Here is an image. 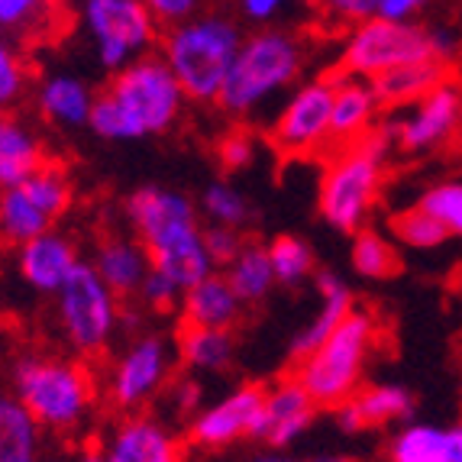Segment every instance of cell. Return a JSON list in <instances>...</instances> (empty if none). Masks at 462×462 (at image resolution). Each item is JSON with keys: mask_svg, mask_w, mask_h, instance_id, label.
Here are the masks:
<instances>
[{"mask_svg": "<svg viewBox=\"0 0 462 462\" xmlns=\"http://www.w3.org/2000/svg\"><path fill=\"white\" fill-rule=\"evenodd\" d=\"M178 365V346L165 333H136L110 359L104 375V398L116 414H143L171 388Z\"/></svg>", "mask_w": 462, "mask_h": 462, "instance_id": "cell-10", "label": "cell"}, {"mask_svg": "<svg viewBox=\"0 0 462 462\" xmlns=\"http://www.w3.org/2000/svg\"><path fill=\"white\" fill-rule=\"evenodd\" d=\"M288 7H291V0H239V14L255 30H265L269 23H275L278 16L288 14Z\"/></svg>", "mask_w": 462, "mask_h": 462, "instance_id": "cell-44", "label": "cell"}, {"mask_svg": "<svg viewBox=\"0 0 462 462\" xmlns=\"http://www.w3.org/2000/svg\"><path fill=\"white\" fill-rule=\"evenodd\" d=\"M333 94L337 75L300 81L269 124V139L278 152L308 155L333 146Z\"/></svg>", "mask_w": 462, "mask_h": 462, "instance_id": "cell-13", "label": "cell"}, {"mask_svg": "<svg viewBox=\"0 0 462 462\" xmlns=\"http://www.w3.org/2000/svg\"><path fill=\"white\" fill-rule=\"evenodd\" d=\"M375 343V317L356 308L314 353L294 363L291 378L317 401L320 411H337L365 385V369Z\"/></svg>", "mask_w": 462, "mask_h": 462, "instance_id": "cell-7", "label": "cell"}, {"mask_svg": "<svg viewBox=\"0 0 462 462\" xmlns=\"http://www.w3.org/2000/svg\"><path fill=\"white\" fill-rule=\"evenodd\" d=\"M69 462H104V459H100L97 447H85V449H78V453L71 456Z\"/></svg>", "mask_w": 462, "mask_h": 462, "instance_id": "cell-48", "label": "cell"}, {"mask_svg": "<svg viewBox=\"0 0 462 462\" xmlns=\"http://www.w3.org/2000/svg\"><path fill=\"white\" fill-rule=\"evenodd\" d=\"M447 78H449V65L437 62V59H427V62H414V65H404V69L388 71V75L375 78L372 85H375L378 97H382V107L398 110L414 104L417 97H424L427 91H433Z\"/></svg>", "mask_w": 462, "mask_h": 462, "instance_id": "cell-28", "label": "cell"}, {"mask_svg": "<svg viewBox=\"0 0 462 462\" xmlns=\"http://www.w3.org/2000/svg\"><path fill=\"white\" fill-rule=\"evenodd\" d=\"M388 462H453L449 427L404 424L388 439Z\"/></svg>", "mask_w": 462, "mask_h": 462, "instance_id": "cell-30", "label": "cell"}, {"mask_svg": "<svg viewBox=\"0 0 462 462\" xmlns=\"http://www.w3.org/2000/svg\"><path fill=\"white\" fill-rule=\"evenodd\" d=\"M97 453L104 462H185V443L165 417L143 411L116 417L100 437Z\"/></svg>", "mask_w": 462, "mask_h": 462, "instance_id": "cell-16", "label": "cell"}, {"mask_svg": "<svg viewBox=\"0 0 462 462\" xmlns=\"http://www.w3.org/2000/svg\"><path fill=\"white\" fill-rule=\"evenodd\" d=\"M269 259L275 269V282L282 288H300L304 282H314L317 275V255L310 243L300 236L282 233L269 243Z\"/></svg>", "mask_w": 462, "mask_h": 462, "instance_id": "cell-33", "label": "cell"}, {"mask_svg": "<svg viewBox=\"0 0 462 462\" xmlns=\"http://www.w3.org/2000/svg\"><path fill=\"white\" fill-rule=\"evenodd\" d=\"M243 30L226 14H198L178 26H169L159 39V55L185 88L194 104H217L226 85Z\"/></svg>", "mask_w": 462, "mask_h": 462, "instance_id": "cell-5", "label": "cell"}, {"mask_svg": "<svg viewBox=\"0 0 462 462\" xmlns=\"http://www.w3.org/2000/svg\"><path fill=\"white\" fill-rule=\"evenodd\" d=\"M126 220L133 236L149 249L152 269L169 275L181 291L217 272L204 243L200 210L185 191L143 185L126 198Z\"/></svg>", "mask_w": 462, "mask_h": 462, "instance_id": "cell-1", "label": "cell"}, {"mask_svg": "<svg viewBox=\"0 0 462 462\" xmlns=\"http://www.w3.org/2000/svg\"><path fill=\"white\" fill-rule=\"evenodd\" d=\"M453 149H456V155H462V130H459V136H456V143H453Z\"/></svg>", "mask_w": 462, "mask_h": 462, "instance_id": "cell-51", "label": "cell"}, {"mask_svg": "<svg viewBox=\"0 0 462 462\" xmlns=\"http://www.w3.org/2000/svg\"><path fill=\"white\" fill-rule=\"evenodd\" d=\"M392 136L382 124L363 136L359 143L339 146L337 155L327 162L317 188V210L343 236H356L369 226L375 204L382 198L385 181V159L392 149Z\"/></svg>", "mask_w": 462, "mask_h": 462, "instance_id": "cell-4", "label": "cell"}, {"mask_svg": "<svg viewBox=\"0 0 462 462\" xmlns=\"http://www.w3.org/2000/svg\"><path fill=\"white\" fill-rule=\"evenodd\" d=\"M317 10L327 23L343 26L346 32L372 20V0H317Z\"/></svg>", "mask_w": 462, "mask_h": 462, "instance_id": "cell-40", "label": "cell"}, {"mask_svg": "<svg viewBox=\"0 0 462 462\" xmlns=\"http://www.w3.org/2000/svg\"><path fill=\"white\" fill-rule=\"evenodd\" d=\"M349 265L359 278L385 282V278H394L401 272V253L392 236L365 226L349 243Z\"/></svg>", "mask_w": 462, "mask_h": 462, "instance_id": "cell-31", "label": "cell"}, {"mask_svg": "<svg viewBox=\"0 0 462 462\" xmlns=\"http://www.w3.org/2000/svg\"><path fill=\"white\" fill-rule=\"evenodd\" d=\"M46 165V146L36 130L20 116L0 114V191L20 185Z\"/></svg>", "mask_w": 462, "mask_h": 462, "instance_id": "cell-25", "label": "cell"}, {"mask_svg": "<svg viewBox=\"0 0 462 462\" xmlns=\"http://www.w3.org/2000/svg\"><path fill=\"white\" fill-rule=\"evenodd\" d=\"M217 162L226 175L233 171H243L255 162V139L249 130H230L224 139H220V146H217Z\"/></svg>", "mask_w": 462, "mask_h": 462, "instance_id": "cell-38", "label": "cell"}, {"mask_svg": "<svg viewBox=\"0 0 462 462\" xmlns=\"http://www.w3.org/2000/svg\"><path fill=\"white\" fill-rule=\"evenodd\" d=\"M246 304L236 298L224 272H214L210 278L188 288L181 298V324L204 327V330H236L243 320Z\"/></svg>", "mask_w": 462, "mask_h": 462, "instance_id": "cell-24", "label": "cell"}, {"mask_svg": "<svg viewBox=\"0 0 462 462\" xmlns=\"http://www.w3.org/2000/svg\"><path fill=\"white\" fill-rule=\"evenodd\" d=\"M392 236L408 249H437L449 239V233L427 214L424 208L408 204L392 217Z\"/></svg>", "mask_w": 462, "mask_h": 462, "instance_id": "cell-35", "label": "cell"}, {"mask_svg": "<svg viewBox=\"0 0 462 462\" xmlns=\"http://www.w3.org/2000/svg\"><path fill=\"white\" fill-rule=\"evenodd\" d=\"M169 392H171V398H175V404H178V414H191L194 417L200 408H204V398H200L198 378L188 375L185 382H175Z\"/></svg>", "mask_w": 462, "mask_h": 462, "instance_id": "cell-45", "label": "cell"}, {"mask_svg": "<svg viewBox=\"0 0 462 462\" xmlns=\"http://www.w3.org/2000/svg\"><path fill=\"white\" fill-rule=\"evenodd\" d=\"M55 320L71 353L81 359H97L114 346L124 327L120 294L110 291L91 263H81V269L55 294Z\"/></svg>", "mask_w": 462, "mask_h": 462, "instance_id": "cell-8", "label": "cell"}, {"mask_svg": "<svg viewBox=\"0 0 462 462\" xmlns=\"http://www.w3.org/2000/svg\"><path fill=\"white\" fill-rule=\"evenodd\" d=\"M300 462H359V459H346V456H317V459H300Z\"/></svg>", "mask_w": 462, "mask_h": 462, "instance_id": "cell-50", "label": "cell"}, {"mask_svg": "<svg viewBox=\"0 0 462 462\" xmlns=\"http://www.w3.org/2000/svg\"><path fill=\"white\" fill-rule=\"evenodd\" d=\"M317 401L310 398L294 378H282L272 388H265L263 424H259V443H265L275 453H285L294 447L317 420Z\"/></svg>", "mask_w": 462, "mask_h": 462, "instance_id": "cell-18", "label": "cell"}, {"mask_svg": "<svg viewBox=\"0 0 462 462\" xmlns=\"http://www.w3.org/2000/svg\"><path fill=\"white\" fill-rule=\"evenodd\" d=\"M314 288H317V300H320V304H317L314 317H310L308 324L300 327V330L291 337V359L294 363L304 359L308 353H314V349L320 346V343H324V339L330 337V333L356 310L353 308V291H349V285L337 275V272L317 269Z\"/></svg>", "mask_w": 462, "mask_h": 462, "instance_id": "cell-22", "label": "cell"}, {"mask_svg": "<svg viewBox=\"0 0 462 462\" xmlns=\"http://www.w3.org/2000/svg\"><path fill=\"white\" fill-rule=\"evenodd\" d=\"M198 210L204 214L208 226H230V230H243L253 220V204L233 181L217 178L200 191Z\"/></svg>", "mask_w": 462, "mask_h": 462, "instance_id": "cell-32", "label": "cell"}, {"mask_svg": "<svg viewBox=\"0 0 462 462\" xmlns=\"http://www.w3.org/2000/svg\"><path fill=\"white\" fill-rule=\"evenodd\" d=\"M414 414V394L398 382H369L337 408V424L346 433L404 424Z\"/></svg>", "mask_w": 462, "mask_h": 462, "instance_id": "cell-19", "label": "cell"}, {"mask_svg": "<svg viewBox=\"0 0 462 462\" xmlns=\"http://www.w3.org/2000/svg\"><path fill=\"white\" fill-rule=\"evenodd\" d=\"M204 243H208V253L214 259L217 272L226 269L239 255V249L246 246L243 230H230V226H204Z\"/></svg>", "mask_w": 462, "mask_h": 462, "instance_id": "cell-41", "label": "cell"}, {"mask_svg": "<svg viewBox=\"0 0 462 462\" xmlns=\"http://www.w3.org/2000/svg\"><path fill=\"white\" fill-rule=\"evenodd\" d=\"M81 249L62 230H49L42 236L30 239L23 246H16V272L23 278V285L36 294H59L62 285L81 269Z\"/></svg>", "mask_w": 462, "mask_h": 462, "instance_id": "cell-17", "label": "cell"}, {"mask_svg": "<svg viewBox=\"0 0 462 462\" xmlns=\"http://www.w3.org/2000/svg\"><path fill=\"white\" fill-rule=\"evenodd\" d=\"M42 430L14 394H0V462H42Z\"/></svg>", "mask_w": 462, "mask_h": 462, "instance_id": "cell-27", "label": "cell"}, {"mask_svg": "<svg viewBox=\"0 0 462 462\" xmlns=\"http://www.w3.org/2000/svg\"><path fill=\"white\" fill-rule=\"evenodd\" d=\"M249 462H300V459H291V456H285V453H275V449H269V453L255 456V459H249Z\"/></svg>", "mask_w": 462, "mask_h": 462, "instance_id": "cell-49", "label": "cell"}, {"mask_svg": "<svg viewBox=\"0 0 462 462\" xmlns=\"http://www.w3.org/2000/svg\"><path fill=\"white\" fill-rule=\"evenodd\" d=\"M449 447H453V462H462V424L449 427Z\"/></svg>", "mask_w": 462, "mask_h": 462, "instance_id": "cell-47", "label": "cell"}, {"mask_svg": "<svg viewBox=\"0 0 462 462\" xmlns=\"http://www.w3.org/2000/svg\"><path fill=\"white\" fill-rule=\"evenodd\" d=\"M26 62L7 39H0V114H7L26 91Z\"/></svg>", "mask_w": 462, "mask_h": 462, "instance_id": "cell-36", "label": "cell"}, {"mask_svg": "<svg viewBox=\"0 0 462 462\" xmlns=\"http://www.w3.org/2000/svg\"><path fill=\"white\" fill-rule=\"evenodd\" d=\"M71 200L75 191L65 169L59 165L39 169L20 185L0 191V236L14 246H23L30 239L55 230L59 220L69 214Z\"/></svg>", "mask_w": 462, "mask_h": 462, "instance_id": "cell-12", "label": "cell"}, {"mask_svg": "<svg viewBox=\"0 0 462 462\" xmlns=\"http://www.w3.org/2000/svg\"><path fill=\"white\" fill-rule=\"evenodd\" d=\"M220 272H224V278L230 282V288L236 291V298L246 308L263 304L278 288L275 269H272V259H269V246H259V243H246V246L239 249L236 259Z\"/></svg>", "mask_w": 462, "mask_h": 462, "instance_id": "cell-29", "label": "cell"}, {"mask_svg": "<svg viewBox=\"0 0 462 462\" xmlns=\"http://www.w3.org/2000/svg\"><path fill=\"white\" fill-rule=\"evenodd\" d=\"M91 265L107 282L110 291L120 294V298L139 294L146 275L152 272L149 249L136 236H130V233H107L104 239H97Z\"/></svg>", "mask_w": 462, "mask_h": 462, "instance_id": "cell-21", "label": "cell"}, {"mask_svg": "<svg viewBox=\"0 0 462 462\" xmlns=\"http://www.w3.org/2000/svg\"><path fill=\"white\" fill-rule=\"evenodd\" d=\"M149 14L155 16V23L159 26H178L191 20V16L200 14V0H146Z\"/></svg>", "mask_w": 462, "mask_h": 462, "instance_id": "cell-43", "label": "cell"}, {"mask_svg": "<svg viewBox=\"0 0 462 462\" xmlns=\"http://www.w3.org/2000/svg\"><path fill=\"white\" fill-rule=\"evenodd\" d=\"M14 398L42 433L75 437L97 411V382L81 359L36 353L14 365Z\"/></svg>", "mask_w": 462, "mask_h": 462, "instance_id": "cell-3", "label": "cell"}, {"mask_svg": "<svg viewBox=\"0 0 462 462\" xmlns=\"http://www.w3.org/2000/svg\"><path fill=\"white\" fill-rule=\"evenodd\" d=\"M430 49H433V59H437V62L449 65L456 59V52H459V42H456V36L449 30L437 26V30H430Z\"/></svg>", "mask_w": 462, "mask_h": 462, "instance_id": "cell-46", "label": "cell"}, {"mask_svg": "<svg viewBox=\"0 0 462 462\" xmlns=\"http://www.w3.org/2000/svg\"><path fill=\"white\" fill-rule=\"evenodd\" d=\"M263 404L265 388L255 382H243V385L224 392L217 401H208L188 420V439L208 453H224L236 443L255 439L259 424H263Z\"/></svg>", "mask_w": 462, "mask_h": 462, "instance_id": "cell-15", "label": "cell"}, {"mask_svg": "<svg viewBox=\"0 0 462 462\" xmlns=\"http://www.w3.org/2000/svg\"><path fill=\"white\" fill-rule=\"evenodd\" d=\"M178 363L191 378H210L230 372L236 359V339L233 330H204V327H185L175 339Z\"/></svg>", "mask_w": 462, "mask_h": 462, "instance_id": "cell-26", "label": "cell"}, {"mask_svg": "<svg viewBox=\"0 0 462 462\" xmlns=\"http://www.w3.org/2000/svg\"><path fill=\"white\" fill-rule=\"evenodd\" d=\"M97 94L75 71H49L36 88V110L59 130H88Z\"/></svg>", "mask_w": 462, "mask_h": 462, "instance_id": "cell-20", "label": "cell"}, {"mask_svg": "<svg viewBox=\"0 0 462 462\" xmlns=\"http://www.w3.org/2000/svg\"><path fill=\"white\" fill-rule=\"evenodd\" d=\"M136 298L143 300V308L155 310V314H171V310L181 308L185 291H181L169 275H162L159 269H152L146 275V282H143V288H139Z\"/></svg>", "mask_w": 462, "mask_h": 462, "instance_id": "cell-37", "label": "cell"}, {"mask_svg": "<svg viewBox=\"0 0 462 462\" xmlns=\"http://www.w3.org/2000/svg\"><path fill=\"white\" fill-rule=\"evenodd\" d=\"M382 97L375 85L353 75H337V94H333V146H349L369 136L378 126L382 114Z\"/></svg>", "mask_w": 462, "mask_h": 462, "instance_id": "cell-23", "label": "cell"}, {"mask_svg": "<svg viewBox=\"0 0 462 462\" xmlns=\"http://www.w3.org/2000/svg\"><path fill=\"white\" fill-rule=\"evenodd\" d=\"M382 126L394 146L408 155H427L449 146L462 130V81H439L424 97L394 110Z\"/></svg>", "mask_w": 462, "mask_h": 462, "instance_id": "cell-14", "label": "cell"}, {"mask_svg": "<svg viewBox=\"0 0 462 462\" xmlns=\"http://www.w3.org/2000/svg\"><path fill=\"white\" fill-rule=\"evenodd\" d=\"M81 32L94 52V62L107 75H116L139 59L159 52L162 39L146 0H85Z\"/></svg>", "mask_w": 462, "mask_h": 462, "instance_id": "cell-9", "label": "cell"}, {"mask_svg": "<svg viewBox=\"0 0 462 462\" xmlns=\"http://www.w3.org/2000/svg\"><path fill=\"white\" fill-rule=\"evenodd\" d=\"M414 204L424 208L449 236H462V178L433 181L430 188L420 191V198Z\"/></svg>", "mask_w": 462, "mask_h": 462, "instance_id": "cell-34", "label": "cell"}, {"mask_svg": "<svg viewBox=\"0 0 462 462\" xmlns=\"http://www.w3.org/2000/svg\"><path fill=\"white\" fill-rule=\"evenodd\" d=\"M52 0H0V30L26 32L42 20Z\"/></svg>", "mask_w": 462, "mask_h": 462, "instance_id": "cell-39", "label": "cell"}, {"mask_svg": "<svg viewBox=\"0 0 462 462\" xmlns=\"http://www.w3.org/2000/svg\"><path fill=\"white\" fill-rule=\"evenodd\" d=\"M430 0H372V20L385 23H417Z\"/></svg>", "mask_w": 462, "mask_h": 462, "instance_id": "cell-42", "label": "cell"}, {"mask_svg": "<svg viewBox=\"0 0 462 462\" xmlns=\"http://www.w3.org/2000/svg\"><path fill=\"white\" fill-rule=\"evenodd\" d=\"M304 71V42L291 30L265 26L243 39L217 107L230 116H255L265 104L291 91Z\"/></svg>", "mask_w": 462, "mask_h": 462, "instance_id": "cell-6", "label": "cell"}, {"mask_svg": "<svg viewBox=\"0 0 462 462\" xmlns=\"http://www.w3.org/2000/svg\"><path fill=\"white\" fill-rule=\"evenodd\" d=\"M185 104V88L178 85L162 55L152 52L110 75L107 88L94 100L88 130L110 143L162 136L181 120Z\"/></svg>", "mask_w": 462, "mask_h": 462, "instance_id": "cell-2", "label": "cell"}, {"mask_svg": "<svg viewBox=\"0 0 462 462\" xmlns=\"http://www.w3.org/2000/svg\"><path fill=\"white\" fill-rule=\"evenodd\" d=\"M427 59H433L427 26L369 20L346 32L343 49H339V71L363 78V81H375L388 71L427 62Z\"/></svg>", "mask_w": 462, "mask_h": 462, "instance_id": "cell-11", "label": "cell"}]
</instances>
